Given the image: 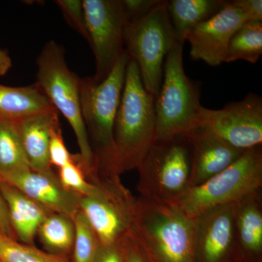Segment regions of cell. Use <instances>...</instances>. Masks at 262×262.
Instances as JSON below:
<instances>
[{"mask_svg": "<svg viewBox=\"0 0 262 262\" xmlns=\"http://www.w3.org/2000/svg\"><path fill=\"white\" fill-rule=\"evenodd\" d=\"M155 98L141 82L139 67L129 58L121 101L114 125L113 173L137 169L157 140Z\"/></svg>", "mask_w": 262, "mask_h": 262, "instance_id": "6da1fadb", "label": "cell"}, {"mask_svg": "<svg viewBox=\"0 0 262 262\" xmlns=\"http://www.w3.org/2000/svg\"><path fill=\"white\" fill-rule=\"evenodd\" d=\"M132 232L151 262H194V219L175 205L136 198Z\"/></svg>", "mask_w": 262, "mask_h": 262, "instance_id": "7a4b0ae2", "label": "cell"}, {"mask_svg": "<svg viewBox=\"0 0 262 262\" xmlns=\"http://www.w3.org/2000/svg\"><path fill=\"white\" fill-rule=\"evenodd\" d=\"M129 56L126 51L101 82L80 78L81 112L98 170L113 173L114 125L125 83Z\"/></svg>", "mask_w": 262, "mask_h": 262, "instance_id": "3957f363", "label": "cell"}, {"mask_svg": "<svg viewBox=\"0 0 262 262\" xmlns=\"http://www.w3.org/2000/svg\"><path fill=\"white\" fill-rule=\"evenodd\" d=\"M36 84L60 112L75 133L86 173L97 169L96 158L81 112L80 78L69 69L64 48L55 41L46 43L37 60Z\"/></svg>", "mask_w": 262, "mask_h": 262, "instance_id": "277c9868", "label": "cell"}, {"mask_svg": "<svg viewBox=\"0 0 262 262\" xmlns=\"http://www.w3.org/2000/svg\"><path fill=\"white\" fill-rule=\"evenodd\" d=\"M184 42L176 40L165 57L159 94L155 98L157 140L185 134L195 126L201 107V86L186 75Z\"/></svg>", "mask_w": 262, "mask_h": 262, "instance_id": "5b68a950", "label": "cell"}, {"mask_svg": "<svg viewBox=\"0 0 262 262\" xmlns=\"http://www.w3.org/2000/svg\"><path fill=\"white\" fill-rule=\"evenodd\" d=\"M261 146L248 149L228 168L206 182L189 187L173 203L194 218L203 212L238 203L246 196L261 192Z\"/></svg>", "mask_w": 262, "mask_h": 262, "instance_id": "8992f818", "label": "cell"}, {"mask_svg": "<svg viewBox=\"0 0 262 262\" xmlns=\"http://www.w3.org/2000/svg\"><path fill=\"white\" fill-rule=\"evenodd\" d=\"M176 40L167 1L160 0L146 14L127 22L125 51L139 67L146 91L155 98L161 87L165 57Z\"/></svg>", "mask_w": 262, "mask_h": 262, "instance_id": "52a82bcc", "label": "cell"}, {"mask_svg": "<svg viewBox=\"0 0 262 262\" xmlns=\"http://www.w3.org/2000/svg\"><path fill=\"white\" fill-rule=\"evenodd\" d=\"M192 151L185 135L156 140L137 169L141 198L173 204L189 187Z\"/></svg>", "mask_w": 262, "mask_h": 262, "instance_id": "ba28073f", "label": "cell"}, {"mask_svg": "<svg viewBox=\"0 0 262 262\" xmlns=\"http://www.w3.org/2000/svg\"><path fill=\"white\" fill-rule=\"evenodd\" d=\"M89 178L96 189L91 195L80 196V210L101 246L118 244L132 231L136 198L124 187L120 176L97 170Z\"/></svg>", "mask_w": 262, "mask_h": 262, "instance_id": "9c48e42d", "label": "cell"}, {"mask_svg": "<svg viewBox=\"0 0 262 262\" xmlns=\"http://www.w3.org/2000/svg\"><path fill=\"white\" fill-rule=\"evenodd\" d=\"M195 126L242 151L261 146L262 98L249 93L242 101L227 103L221 110L201 106Z\"/></svg>", "mask_w": 262, "mask_h": 262, "instance_id": "30bf717a", "label": "cell"}, {"mask_svg": "<svg viewBox=\"0 0 262 262\" xmlns=\"http://www.w3.org/2000/svg\"><path fill=\"white\" fill-rule=\"evenodd\" d=\"M89 41L96 61L95 80H104L125 53L127 22L122 0H83Z\"/></svg>", "mask_w": 262, "mask_h": 262, "instance_id": "8fae6325", "label": "cell"}, {"mask_svg": "<svg viewBox=\"0 0 262 262\" xmlns=\"http://www.w3.org/2000/svg\"><path fill=\"white\" fill-rule=\"evenodd\" d=\"M246 23L242 12L227 2L214 15L198 24L188 34L193 61H202L211 67L225 63L231 39Z\"/></svg>", "mask_w": 262, "mask_h": 262, "instance_id": "7c38bea8", "label": "cell"}, {"mask_svg": "<svg viewBox=\"0 0 262 262\" xmlns=\"http://www.w3.org/2000/svg\"><path fill=\"white\" fill-rule=\"evenodd\" d=\"M237 203L215 207L194 217V262H224L237 246Z\"/></svg>", "mask_w": 262, "mask_h": 262, "instance_id": "4fadbf2b", "label": "cell"}, {"mask_svg": "<svg viewBox=\"0 0 262 262\" xmlns=\"http://www.w3.org/2000/svg\"><path fill=\"white\" fill-rule=\"evenodd\" d=\"M1 179L53 213L72 219L80 210V195L66 189L52 169L47 171L24 169Z\"/></svg>", "mask_w": 262, "mask_h": 262, "instance_id": "5bb4252c", "label": "cell"}, {"mask_svg": "<svg viewBox=\"0 0 262 262\" xmlns=\"http://www.w3.org/2000/svg\"><path fill=\"white\" fill-rule=\"evenodd\" d=\"M184 135L192 151L189 187L200 185L220 173L246 151L229 145L199 126L193 127Z\"/></svg>", "mask_w": 262, "mask_h": 262, "instance_id": "9a60e30c", "label": "cell"}, {"mask_svg": "<svg viewBox=\"0 0 262 262\" xmlns=\"http://www.w3.org/2000/svg\"><path fill=\"white\" fill-rule=\"evenodd\" d=\"M15 122L30 168L37 171L51 170L50 141L53 132L61 127L58 111L34 114Z\"/></svg>", "mask_w": 262, "mask_h": 262, "instance_id": "2e32d148", "label": "cell"}, {"mask_svg": "<svg viewBox=\"0 0 262 262\" xmlns=\"http://www.w3.org/2000/svg\"><path fill=\"white\" fill-rule=\"evenodd\" d=\"M1 189L15 237L22 244L32 245L41 224L53 212L3 180Z\"/></svg>", "mask_w": 262, "mask_h": 262, "instance_id": "e0dca14e", "label": "cell"}, {"mask_svg": "<svg viewBox=\"0 0 262 262\" xmlns=\"http://www.w3.org/2000/svg\"><path fill=\"white\" fill-rule=\"evenodd\" d=\"M55 110L36 83L24 87L0 84V120L17 121L34 114Z\"/></svg>", "mask_w": 262, "mask_h": 262, "instance_id": "ac0fdd59", "label": "cell"}, {"mask_svg": "<svg viewBox=\"0 0 262 262\" xmlns=\"http://www.w3.org/2000/svg\"><path fill=\"white\" fill-rule=\"evenodd\" d=\"M226 3L224 0L167 1V11L176 39L185 42L188 34L194 27L218 13Z\"/></svg>", "mask_w": 262, "mask_h": 262, "instance_id": "d6986e66", "label": "cell"}, {"mask_svg": "<svg viewBox=\"0 0 262 262\" xmlns=\"http://www.w3.org/2000/svg\"><path fill=\"white\" fill-rule=\"evenodd\" d=\"M237 244L251 255L262 251V206L260 192L237 203L235 215Z\"/></svg>", "mask_w": 262, "mask_h": 262, "instance_id": "ffe728a7", "label": "cell"}, {"mask_svg": "<svg viewBox=\"0 0 262 262\" xmlns=\"http://www.w3.org/2000/svg\"><path fill=\"white\" fill-rule=\"evenodd\" d=\"M37 234L48 252L69 256L72 253L75 229L70 217L51 213L41 224Z\"/></svg>", "mask_w": 262, "mask_h": 262, "instance_id": "44dd1931", "label": "cell"}, {"mask_svg": "<svg viewBox=\"0 0 262 262\" xmlns=\"http://www.w3.org/2000/svg\"><path fill=\"white\" fill-rule=\"evenodd\" d=\"M29 168L16 122L0 120V178Z\"/></svg>", "mask_w": 262, "mask_h": 262, "instance_id": "7402d4cb", "label": "cell"}, {"mask_svg": "<svg viewBox=\"0 0 262 262\" xmlns=\"http://www.w3.org/2000/svg\"><path fill=\"white\" fill-rule=\"evenodd\" d=\"M262 56V21L246 22L229 42L225 63L244 60L257 63Z\"/></svg>", "mask_w": 262, "mask_h": 262, "instance_id": "603a6c76", "label": "cell"}, {"mask_svg": "<svg viewBox=\"0 0 262 262\" xmlns=\"http://www.w3.org/2000/svg\"><path fill=\"white\" fill-rule=\"evenodd\" d=\"M0 262H72L71 256L42 251L33 245L4 236L0 239Z\"/></svg>", "mask_w": 262, "mask_h": 262, "instance_id": "cb8c5ba5", "label": "cell"}, {"mask_svg": "<svg viewBox=\"0 0 262 262\" xmlns=\"http://www.w3.org/2000/svg\"><path fill=\"white\" fill-rule=\"evenodd\" d=\"M75 236L72 251V262H94L99 250L100 244L92 227L79 210L74 215Z\"/></svg>", "mask_w": 262, "mask_h": 262, "instance_id": "d4e9b609", "label": "cell"}, {"mask_svg": "<svg viewBox=\"0 0 262 262\" xmlns=\"http://www.w3.org/2000/svg\"><path fill=\"white\" fill-rule=\"evenodd\" d=\"M58 170V178L66 189L80 196L91 195L94 192L96 184L88 178L80 155H74L72 161Z\"/></svg>", "mask_w": 262, "mask_h": 262, "instance_id": "484cf974", "label": "cell"}, {"mask_svg": "<svg viewBox=\"0 0 262 262\" xmlns=\"http://www.w3.org/2000/svg\"><path fill=\"white\" fill-rule=\"evenodd\" d=\"M61 10L66 21L75 32L89 41L86 27L83 1L82 0H56L55 1Z\"/></svg>", "mask_w": 262, "mask_h": 262, "instance_id": "4316f807", "label": "cell"}, {"mask_svg": "<svg viewBox=\"0 0 262 262\" xmlns=\"http://www.w3.org/2000/svg\"><path fill=\"white\" fill-rule=\"evenodd\" d=\"M122 262H151L145 250L131 231L119 243Z\"/></svg>", "mask_w": 262, "mask_h": 262, "instance_id": "83f0119b", "label": "cell"}, {"mask_svg": "<svg viewBox=\"0 0 262 262\" xmlns=\"http://www.w3.org/2000/svg\"><path fill=\"white\" fill-rule=\"evenodd\" d=\"M74 155H71L65 145L61 134V127L57 128L51 136L49 145V160L52 165L58 168L64 166L73 160Z\"/></svg>", "mask_w": 262, "mask_h": 262, "instance_id": "f1b7e54d", "label": "cell"}, {"mask_svg": "<svg viewBox=\"0 0 262 262\" xmlns=\"http://www.w3.org/2000/svg\"><path fill=\"white\" fill-rule=\"evenodd\" d=\"M160 2V0H122L127 21L146 14Z\"/></svg>", "mask_w": 262, "mask_h": 262, "instance_id": "f546056e", "label": "cell"}, {"mask_svg": "<svg viewBox=\"0 0 262 262\" xmlns=\"http://www.w3.org/2000/svg\"><path fill=\"white\" fill-rule=\"evenodd\" d=\"M231 3L242 12L246 22L262 21L261 0H234Z\"/></svg>", "mask_w": 262, "mask_h": 262, "instance_id": "4dcf8cb0", "label": "cell"}, {"mask_svg": "<svg viewBox=\"0 0 262 262\" xmlns=\"http://www.w3.org/2000/svg\"><path fill=\"white\" fill-rule=\"evenodd\" d=\"M2 179L0 178V231L5 237L16 239L11 225H10L8 208L3 198L1 189Z\"/></svg>", "mask_w": 262, "mask_h": 262, "instance_id": "1f68e13d", "label": "cell"}, {"mask_svg": "<svg viewBox=\"0 0 262 262\" xmlns=\"http://www.w3.org/2000/svg\"><path fill=\"white\" fill-rule=\"evenodd\" d=\"M94 262H122L119 244L111 246H100Z\"/></svg>", "mask_w": 262, "mask_h": 262, "instance_id": "d6a6232c", "label": "cell"}, {"mask_svg": "<svg viewBox=\"0 0 262 262\" xmlns=\"http://www.w3.org/2000/svg\"><path fill=\"white\" fill-rule=\"evenodd\" d=\"M11 67L12 61L9 55L0 48V77L6 75Z\"/></svg>", "mask_w": 262, "mask_h": 262, "instance_id": "836d02e7", "label": "cell"}, {"mask_svg": "<svg viewBox=\"0 0 262 262\" xmlns=\"http://www.w3.org/2000/svg\"><path fill=\"white\" fill-rule=\"evenodd\" d=\"M4 236H5L4 234L2 233L1 231H0V239H1L2 237H4Z\"/></svg>", "mask_w": 262, "mask_h": 262, "instance_id": "e575fe53", "label": "cell"}]
</instances>
